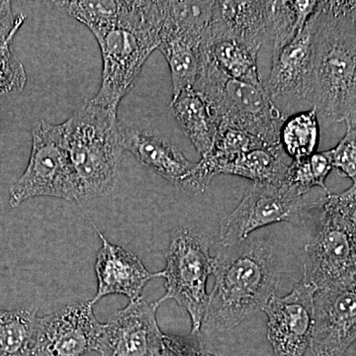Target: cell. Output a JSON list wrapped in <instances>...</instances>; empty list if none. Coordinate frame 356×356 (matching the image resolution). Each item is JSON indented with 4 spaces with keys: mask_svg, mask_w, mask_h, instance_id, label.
<instances>
[{
    "mask_svg": "<svg viewBox=\"0 0 356 356\" xmlns=\"http://www.w3.org/2000/svg\"><path fill=\"white\" fill-rule=\"evenodd\" d=\"M122 147L143 165L185 188L195 163L168 140L132 127H122Z\"/></svg>",
    "mask_w": 356,
    "mask_h": 356,
    "instance_id": "2e32d148",
    "label": "cell"
},
{
    "mask_svg": "<svg viewBox=\"0 0 356 356\" xmlns=\"http://www.w3.org/2000/svg\"><path fill=\"white\" fill-rule=\"evenodd\" d=\"M172 111L201 158L212 149L220 122L207 100L193 88H185L172 98Z\"/></svg>",
    "mask_w": 356,
    "mask_h": 356,
    "instance_id": "d6986e66",
    "label": "cell"
},
{
    "mask_svg": "<svg viewBox=\"0 0 356 356\" xmlns=\"http://www.w3.org/2000/svg\"><path fill=\"white\" fill-rule=\"evenodd\" d=\"M332 168L339 175L348 177L356 184V126L346 124V131L343 139L339 140L334 149L325 151Z\"/></svg>",
    "mask_w": 356,
    "mask_h": 356,
    "instance_id": "4316f807",
    "label": "cell"
},
{
    "mask_svg": "<svg viewBox=\"0 0 356 356\" xmlns=\"http://www.w3.org/2000/svg\"><path fill=\"white\" fill-rule=\"evenodd\" d=\"M70 16L83 23L95 34L118 24L125 13L127 1H63Z\"/></svg>",
    "mask_w": 356,
    "mask_h": 356,
    "instance_id": "cb8c5ba5",
    "label": "cell"
},
{
    "mask_svg": "<svg viewBox=\"0 0 356 356\" xmlns=\"http://www.w3.org/2000/svg\"><path fill=\"white\" fill-rule=\"evenodd\" d=\"M267 43L273 46V58L298 35L296 18L290 1H266Z\"/></svg>",
    "mask_w": 356,
    "mask_h": 356,
    "instance_id": "d4e9b609",
    "label": "cell"
},
{
    "mask_svg": "<svg viewBox=\"0 0 356 356\" xmlns=\"http://www.w3.org/2000/svg\"><path fill=\"white\" fill-rule=\"evenodd\" d=\"M158 356H225L204 343L201 334L187 337L163 334L161 348Z\"/></svg>",
    "mask_w": 356,
    "mask_h": 356,
    "instance_id": "83f0119b",
    "label": "cell"
},
{
    "mask_svg": "<svg viewBox=\"0 0 356 356\" xmlns=\"http://www.w3.org/2000/svg\"><path fill=\"white\" fill-rule=\"evenodd\" d=\"M163 17L161 1H128L118 24L93 34L102 51L103 69L102 86L90 102L118 110L145 63L158 50Z\"/></svg>",
    "mask_w": 356,
    "mask_h": 356,
    "instance_id": "3957f363",
    "label": "cell"
},
{
    "mask_svg": "<svg viewBox=\"0 0 356 356\" xmlns=\"http://www.w3.org/2000/svg\"><path fill=\"white\" fill-rule=\"evenodd\" d=\"M215 259V285L200 332L238 327L262 311L277 287V252L268 236H254L225 248Z\"/></svg>",
    "mask_w": 356,
    "mask_h": 356,
    "instance_id": "6da1fadb",
    "label": "cell"
},
{
    "mask_svg": "<svg viewBox=\"0 0 356 356\" xmlns=\"http://www.w3.org/2000/svg\"><path fill=\"white\" fill-rule=\"evenodd\" d=\"M102 324L89 302L37 318L29 356H83L96 350Z\"/></svg>",
    "mask_w": 356,
    "mask_h": 356,
    "instance_id": "8fae6325",
    "label": "cell"
},
{
    "mask_svg": "<svg viewBox=\"0 0 356 356\" xmlns=\"http://www.w3.org/2000/svg\"><path fill=\"white\" fill-rule=\"evenodd\" d=\"M63 126L81 202L108 195L124 152L116 110L89 102Z\"/></svg>",
    "mask_w": 356,
    "mask_h": 356,
    "instance_id": "5b68a950",
    "label": "cell"
},
{
    "mask_svg": "<svg viewBox=\"0 0 356 356\" xmlns=\"http://www.w3.org/2000/svg\"><path fill=\"white\" fill-rule=\"evenodd\" d=\"M316 290L301 280L289 294H274L262 311L266 314L267 339L273 356H305L310 346Z\"/></svg>",
    "mask_w": 356,
    "mask_h": 356,
    "instance_id": "4fadbf2b",
    "label": "cell"
},
{
    "mask_svg": "<svg viewBox=\"0 0 356 356\" xmlns=\"http://www.w3.org/2000/svg\"><path fill=\"white\" fill-rule=\"evenodd\" d=\"M315 36L313 14L303 30L271 60L264 88L278 109L281 104L280 111L282 106L293 111L305 103L313 107Z\"/></svg>",
    "mask_w": 356,
    "mask_h": 356,
    "instance_id": "30bf717a",
    "label": "cell"
},
{
    "mask_svg": "<svg viewBox=\"0 0 356 356\" xmlns=\"http://www.w3.org/2000/svg\"><path fill=\"white\" fill-rule=\"evenodd\" d=\"M19 29L0 44V96L22 91L27 83L24 65L14 56L13 43Z\"/></svg>",
    "mask_w": 356,
    "mask_h": 356,
    "instance_id": "484cf974",
    "label": "cell"
},
{
    "mask_svg": "<svg viewBox=\"0 0 356 356\" xmlns=\"http://www.w3.org/2000/svg\"><path fill=\"white\" fill-rule=\"evenodd\" d=\"M356 285L314 295L310 348L315 356H343L356 339Z\"/></svg>",
    "mask_w": 356,
    "mask_h": 356,
    "instance_id": "5bb4252c",
    "label": "cell"
},
{
    "mask_svg": "<svg viewBox=\"0 0 356 356\" xmlns=\"http://www.w3.org/2000/svg\"><path fill=\"white\" fill-rule=\"evenodd\" d=\"M212 29L261 50L267 43L266 1H216Z\"/></svg>",
    "mask_w": 356,
    "mask_h": 356,
    "instance_id": "ac0fdd59",
    "label": "cell"
},
{
    "mask_svg": "<svg viewBox=\"0 0 356 356\" xmlns=\"http://www.w3.org/2000/svg\"><path fill=\"white\" fill-rule=\"evenodd\" d=\"M320 138V119L314 107L289 115L280 132V146L293 161L309 158L315 154Z\"/></svg>",
    "mask_w": 356,
    "mask_h": 356,
    "instance_id": "7402d4cb",
    "label": "cell"
},
{
    "mask_svg": "<svg viewBox=\"0 0 356 356\" xmlns=\"http://www.w3.org/2000/svg\"><path fill=\"white\" fill-rule=\"evenodd\" d=\"M36 197L81 202L63 124L42 120L33 126L29 163L9 188V203L13 207Z\"/></svg>",
    "mask_w": 356,
    "mask_h": 356,
    "instance_id": "52a82bcc",
    "label": "cell"
},
{
    "mask_svg": "<svg viewBox=\"0 0 356 356\" xmlns=\"http://www.w3.org/2000/svg\"><path fill=\"white\" fill-rule=\"evenodd\" d=\"M317 229L305 245L303 281L318 290L356 285V184L321 198Z\"/></svg>",
    "mask_w": 356,
    "mask_h": 356,
    "instance_id": "277c9868",
    "label": "cell"
},
{
    "mask_svg": "<svg viewBox=\"0 0 356 356\" xmlns=\"http://www.w3.org/2000/svg\"><path fill=\"white\" fill-rule=\"evenodd\" d=\"M207 236L191 228L178 229L172 235L166 254V266L158 277L165 280V294L156 301L175 300L191 318V334H201L209 294L207 281L214 273L215 257L210 254Z\"/></svg>",
    "mask_w": 356,
    "mask_h": 356,
    "instance_id": "ba28073f",
    "label": "cell"
},
{
    "mask_svg": "<svg viewBox=\"0 0 356 356\" xmlns=\"http://www.w3.org/2000/svg\"><path fill=\"white\" fill-rule=\"evenodd\" d=\"M25 19L22 14L14 15L10 1H0V44H3L15 30L20 29Z\"/></svg>",
    "mask_w": 356,
    "mask_h": 356,
    "instance_id": "f1b7e54d",
    "label": "cell"
},
{
    "mask_svg": "<svg viewBox=\"0 0 356 356\" xmlns=\"http://www.w3.org/2000/svg\"><path fill=\"white\" fill-rule=\"evenodd\" d=\"M193 88L209 103L220 126L243 131L269 149H282L280 132L287 116L274 105L264 86L231 79L207 58Z\"/></svg>",
    "mask_w": 356,
    "mask_h": 356,
    "instance_id": "8992f818",
    "label": "cell"
},
{
    "mask_svg": "<svg viewBox=\"0 0 356 356\" xmlns=\"http://www.w3.org/2000/svg\"><path fill=\"white\" fill-rule=\"evenodd\" d=\"M321 198L308 202L305 196L283 184H254L231 214L220 224V241L224 248L247 240L257 229L274 222L298 224L308 208H318Z\"/></svg>",
    "mask_w": 356,
    "mask_h": 356,
    "instance_id": "9c48e42d",
    "label": "cell"
},
{
    "mask_svg": "<svg viewBox=\"0 0 356 356\" xmlns=\"http://www.w3.org/2000/svg\"><path fill=\"white\" fill-rule=\"evenodd\" d=\"M97 233L102 242L95 266L98 287L89 303L93 306L112 294L125 295L130 301L139 299L147 282L158 277L156 273H149L132 252L110 243L99 229Z\"/></svg>",
    "mask_w": 356,
    "mask_h": 356,
    "instance_id": "9a60e30c",
    "label": "cell"
},
{
    "mask_svg": "<svg viewBox=\"0 0 356 356\" xmlns=\"http://www.w3.org/2000/svg\"><path fill=\"white\" fill-rule=\"evenodd\" d=\"M36 313L34 309H0V356H29Z\"/></svg>",
    "mask_w": 356,
    "mask_h": 356,
    "instance_id": "603a6c76",
    "label": "cell"
},
{
    "mask_svg": "<svg viewBox=\"0 0 356 356\" xmlns=\"http://www.w3.org/2000/svg\"><path fill=\"white\" fill-rule=\"evenodd\" d=\"M314 100L318 119L356 126V2L318 1Z\"/></svg>",
    "mask_w": 356,
    "mask_h": 356,
    "instance_id": "7a4b0ae2",
    "label": "cell"
},
{
    "mask_svg": "<svg viewBox=\"0 0 356 356\" xmlns=\"http://www.w3.org/2000/svg\"><path fill=\"white\" fill-rule=\"evenodd\" d=\"M156 302L130 301L102 324L96 350L102 356H158L163 334L156 321Z\"/></svg>",
    "mask_w": 356,
    "mask_h": 356,
    "instance_id": "7c38bea8",
    "label": "cell"
},
{
    "mask_svg": "<svg viewBox=\"0 0 356 356\" xmlns=\"http://www.w3.org/2000/svg\"><path fill=\"white\" fill-rule=\"evenodd\" d=\"M203 49L211 62L227 76L254 86H264L257 67L259 50L211 29Z\"/></svg>",
    "mask_w": 356,
    "mask_h": 356,
    "instance_id": "ffe728a7",
    "label": "cell"
},
{
    "mask_svg": "<svg viewBox=\"0 0 356 356\" xmlns=\"http://www.w3.org/2000/svg\"><path fill=\"white\" fill-rule=\"evenodd\" d=\"M284 154L282 149H252L225 166L222 175L247 178L254 184H280L289 166Z\"/></svg>",
    "mask_w": 356,
    "mask_h": 356,
    "instance_id": "44dd1931",
    "label": "cell"
},
{
    "mask_svg": "<svg viewBox=\"0 0 356 356\" xmlns=\"http://www.w3.org/2000/svg\"><path fill=\"white\" fill-rule=\"evenodd\" d=\"M296 18V29L298 34L305 27L306 23L310 19L311 16L315 13L318 1L315 0H295L290 1Z\"/></svg>",
    "mask_w": 356,
    "mask_h": 356,
    "instance_id": "f546056e",
    "label": "cell"
},
{
    "mask_svg": "<svg viewBox=\"0 0 356 356\" xmlns=\"http://www.w3.org/2000/svg\"><path fill=\"white\" fill-rule=\"evenodd\" d=\"M204 40L193 35L161 28L159 50L165 56L172 76V98L185 88H193L207 60Z\"/></svg>",
    "mask_w": 356,
    "mask_h": 356,
    "instance_id": "e0dca14e",
    "label": "cell"
}]
</instances>
